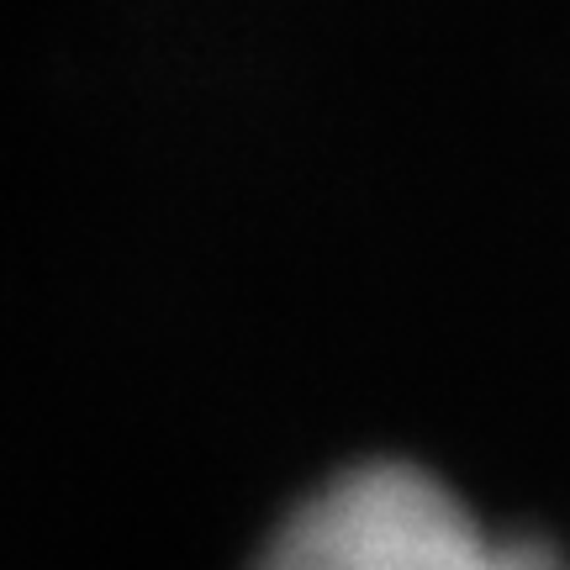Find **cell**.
I'll return each instance as SVG.
<instances>
[{
  "mask_svg": "<svg viewBox=\"0 0 570 570\" xmlns=\"http://www.w3.org/2000/svg\"><path fill=\"white\" fill-rule=\"evenodd\" d=\"M254 570H560V560L533 539L487 533L423 470L365 465L306 497Z\"/></svg>",
  "mask_w": 570,
  "mask_h": 570,
  "instance_id": "obj_1",
  "label": "cell"
}]
</instances>
